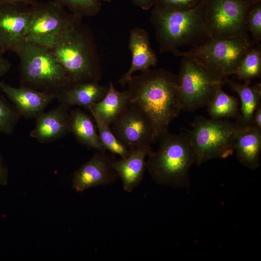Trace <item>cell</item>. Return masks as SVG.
Listing matches in <instances>:
<instances>
[{"instance_id": "32", "label": "cell", "mask_w": 261, "mask_h": 261, "mask_svg": "<svg viewBox=\"0 0 261 261\" xmlns=\"http://www.w3.org/2000/svg\"><path fill=\"white\" fill-rule=\"evenodd\" d=\"M135 5L144 10H148L153 7L154 0H131Z\"/></svg>"}, {"instance_id": "2", "label": "cell", "mask_w": 261, "mask_h": 261, "mask_svg": "<svg viewBox=\"0 0 261 261\" xmlns=\"http://www.w3.org/2000/svg\"><path fill=\"white\" fill-rule=\"evenodd\" d=\"M206 0L187 10L153 7L150 20L160 52L176 55L180 48H191L211 39L205 23Z\"/></svg>"}, {"instance_id": "8", "label": "cell", "mask_w": 261, "mask_h": 261, "mask_svg": "<svg viewBox=\"0 0 261 261\" xmlns=\"http://www.w3.org/2000/svg\"><path fill=\"white\" fill-rule=\"evenodd\" d=\"M254 44L248 35L211 38L176 56L193 57L219 76L227 79L235 74L241 60Z\"/></svg>"}, {"instance_id": "15", "label": "cell", "mask_w": 261, "mask_h": 261, "mask_svg": "<svg viewBox=\"0 0 261 261\" xmlns=\"http://www.w3.org/2000/svg\"><path fill=\"white\" fill-rule=\"evenodd\" d=\"M68 109L59 103L51 110L43 112L35 118V125L30 136L40 143H50L65 136L70 132Z\"/></svg>"}, {"instance_id": "28", "label": "cell", "mask_w": 261, "mask_h": 261, "mask_svg": "<svg viewBox=\"0 0 261 261\" xmlns=\"http://www.w3.org/2000/svg\"><path fill=\"white\" fill-rule=\"evenodd\" d=\"M246 25L253 43L259 44L261 40V1L249 6L246 13Z\"/></svg>"}, {"instance_id": "19", "label": "cell", "mask_w": 261, "mask_h": 261, "mask_svg": "<svg viewBox=\"0 0 261 261\" xmlns=\"http://www.w3.org/2000/svg\"><path fill=\"white\" fill-rule=\"evenodd\" d=\"M107 91V88L100 85L98 81H84L72 84L60 93L57 100L69 108L81 106L88 109L101 100Z\"/></svg>"}, {"instance_id": "34", "label": "cell", "mask_w": 261, "mask_h": 261, "mask_svg": "<svg viewBox=\"0 0 261 261\" xmlns=\"http://www.w3.org/2000/svg\"><path fill=\"white\" fill-rule=\"evenodd\" d=\"M40 0H0V2H13V3H21L27 4L31 3Z\"/></svg>"}, {"instance_id": "9", "label": "cell", "mask_w": 261, "mask_h": 261, "mask_svg": "<svg viewBox=\"0 0 261 261\" xmlns=\"http://www.w3.org/2000/svg\"><path fill=\"white\" fill-rule=\"evenodd\" d=\"M30 7V14L24 40L49 49L77 17L67 13L65 8L53 0L36 1Z\"/></svg>"}, {"instance_id": "31", "label": "cell", "mask_w": 261, "mask_h": 261, "mask_svg": "<svg viewBox=\"0 0 261 261\" xmlns=\"http://www.w3.org/2000/svg\"><path fill=\"white\" fill-rule=\"evenodd\" d=\"M3 53L0 52V77L5 75L10 70V62L3 56Z\"/></svg>"}, {"instance_id": "13", "label": "cell", "mask_w": 261, "mask_h": 261, "mask_svg": "<svg viewBox=\"0 0 261 261\" xmlns=\"http://www.w3.org/2000/svg\"><path fill=\"white\" fill-rule=\"evenodd\" d=\"M30 4L0 2V52L12 51L24 40Z\"/></svg>"}, {"instance_id": "30", "label": "cell", "mask_w": 261, "mask_h": 261, "mask_svg": "<svg viewBox=\"0 0 261 261\" xmlns=\"http://www.w3.org/2000/svg\"><path fill=\"white\" fill-rule=\"evenodd\" d=\"M8 170L2 157L0 155V186H5L8 183Z\"/></svg>"}, {"instance_id": "26", "label": "cell", "mask_w": 261, "mask_h": 261, "mask_svg": "<svg viewBox=\"0 0 261 261\" xmlns=\"http://www.w3.org/2000/svg\"><path fill=\"white\" fill-rule=\"evenodd\" d=\"M21 116L7 98L0 94V132L12 134Z\"/></svg>"}, {"instance_id": "22", "label": "cell", "mask_w": 261, "mask_h": 261, "mask_svg": "<svg viewBox=\"0 0 261 261\" xmlns=\"http://www.w3.org/2000/svg\"><path fill=\"white\" fill-rule=\"evenodd\" d=\"M230 87L238 95L241 105L240 116L237 121L241 125L252 124L253 114L257 108L261 105V84L251 85L250 83L241 84L227 79Z\"/></svg>"}, {"instance_id": "3", "label": "cell", "mask_w": 261, "mask_h": 261, "mask_svg": "<svg viewBox=\"0 0 261 261\" xmlns=\"http://www.w3.org/2000/svg\"><path fill=\"white\" fill-rule=\"evenodd\" d=\"M76 18L50 48L73 83L98 81L102 78L100 59L92 34Z\"/></svg>"}, {"instance_id": "10", "label": "cell", "mask_w": 261, "mask_h": 261, "mask_svg": "<svg viewBox=\"0 0 261 261\" xmlns=\"http://www.w3.org/2000/svg\"><path fill=\"white\" fill-rule=\"evenodd\" d=\"M251 4L241 0H206L205 23L210 38L248 35L246 17Z\"/></svg>"}, {"instance_id": "14", "label": "cell", "mask_w": 261, "mask_h": 261, "mask_svg": "<svg viewBox=\"0 0 261 261\" xmlns=\"http://www.w3.org/2000/svg\"><path fill=\"white\" fill-rule=\"evenodd\" d=\"M0 90L26 119H35L57 99L54 94L20 86L16 87L0 81Z\"/></svg>"}, {"instance_id": "1", "label": "cell", "mask_w": 261, "mask_h": 261, "mask_svg": "<svg viewBox=\"0 0 261 261\" xmlns=\"http://www.w3.org/2000/svg\"><path fill=\"white\" fill-rule=\"evenodd\" d=\"M126 85L128 102L147 117L158 140L182 110L177 75L162 68L149 69L133 75Z\"/></svg>"}, {"instance_id": "7", "label": "cell", "mask_w": 261, "mask_h": 261, "mask_svg": "<svg viewBox=\"0 0 261 261\" xmlns=\"http://www.w3.org/2000/svg\"><path fill=\"white\" fill-rule=\"evenodd\" d=\"M182 57L177 75L179 102L182 110L193 112L206 106L227 79L219 76L193 57Z\"/></svg>"}, {"instance_id": "23", "label": "cell", "mask_w": 261, "mask_h": 261, "mask_svg": "<svg viewBox=\"0 0 261 261\" xmlns=\"http://www.w3.org/2000/svg\"><path fill=\"white\" fill-rule=\"evenodd\" d=\"M207 110L211 118L223 119L236 118L240 116V110L237 98L226 93L219 88L208 103Z\"/></svg>"}, {"instance_id": "33", "label": "cell", "mask_w": 261, "mask_h": 261, "mask_svg": "<svg viewBox=\"0 0 261 261\" xmlns=\"http://www.w3.org/2000/svg\"><path fill=\"white\" fill-rule=\"evenodd\" d=\"M252 124L261 129V106L255 110L252 120Z\"/></svg>"}, {"instance_id": "25", "label": "cell", "mask_w": 261, "mask_h": 261, "mask_svg": "<svg viewBox=\"0 0 261 261\" xmlns=\"http://www.w3.org/2000/svg\"><path fill=\"white\" fill-rule=\"evenodd\" d=\"M261 74V47L259 44L253 46L241 60L235 74L239 80L250 83Z\"/></svg>"}, {"instance_id": "36", "label": "cell", "mask_w": 261, "mask_h": 261, "mask_svg": "<svg viewBox=\"0 0 261 261\" xmlns=\"http://www.w3.org/2000/svg\"><path fill=\"white\" fill-rule=\"evenodd\" d=\"M101 1L111 2L112 0H100Z\"/></svg>"}, {"instance_id": "27", "label": "cell", "mask_w": 261, "mask_h": 261, "mask_svg": "<svg viewBox=\"0 0 261 261\" xmlns=\"http://www.w3.org/2000/svg\"><path fill=\"white\" fill-rule=\"evenodd\" d=\"M80 18L97 14L102 7L100 0H53Z\"/></svg>"}, {"instance_id": "12", "label": "cell", "mask_w": 261, "mask_h": 261, "mask_svg": "<svg viewBox=\"0 0 261 261\" xmlns=\"http://www.w3.org/2000/svg\"><path fill=\"white\" fill-rule=\"evenodd\" d=\"M113 154L96 151L92 157L73 174L72 187L79 192L97 186L113 183L117 174L112 167Z\"/></svg>"}, {"instance_id": "6", "label": "cell", "mask_w": 261, "mask_h": 261, "mask_svg": "<svg viewBox=\"0 0 261 261\" xmlns=\"http://www.w3.org/2000/svg\"><path fill=\"white\" fill-rule=\"evenodd\" d=\"M240 126L237 122L225 119L196 117L191 129L187 131L195 164L200 165L210 160L225 159L232 155Z\"/></svg>"}, {"instance_id": "20", "label": "cell", "mask_w": 261, "mask_h": 261, "mask_svg": "<svg viewBox=\"0 0 261 261\" xmlns=\"http://www.w3.org/2000/svg\"><path fill=\"white\" fill-rule=\"evenodd\" d=\"M128 102L127 90H117L110 81L105 95L88 110L93 111L105 123L111 126L126 109Z\"/></svg>"}, {"instance_id": "11", "label": "cell", "mask_w": 261, "mask_h": 261, "mask_svg": "<svg viewBox=\"0 0 261 261\" xmlns=\"http://www.w3.org/2000/svg\"><path fill=\"white\" fill-rule=\"evenodd\" d=\"M111 126L116 137L130 150L150 145L157 140L154 127L147 117L129 102L124 111Z\"/></svg>"}, {"instance_id": "21", "label": "cell", "mask_w": 261, "mask_h": 261, "mask_svg": "<svg viewBox=\"0 0 261 261\" xmlns=\"http://www.w3.org/2000/svg\"><path fill=\"white\" fill-rule=\"evenodd\" d=\"M70 113V132L84 146L96 151H104L100 144L93 118L78 108L72 110Z\"/></svg>"}, {"instance_id": "16", "label": "cell", "mask_w": 261, "mask_h": 261, "mask_svg": "<svg viewBox=\"0 0 261 261\" xmlns=\"http://www.w3.org/2000/svg\"><path fill=\"white\" fill-rule=\"evenodd\" d=\"M129 48L132 59L129 69L120 77L118 83L124 86L137 71H147L158 63L155 52L152 49L148 32L144 29L135 27L131 29Z\"/></svg>"}, {"instance_id": "18", "label": "cell", "mask_w": 261, "mask_h": 261, "mask_svg": "<svg viewBox=\"0 0 261 261\" xmlns=\"http://www.w3.org/2000/svg\"><path fill=\"white\" fill-rule=\"evenodd\" d=\"M234 151L242 165L251 170L258 168L261 160V129L252 124L241 125L236 137Z\"/></svg>"}, {"instance_id": "35", "label": "cell", "mask_w": 261, "mask_h": 261, "mask_svg": "<svg viewBox=\"0 0 261 261\" xmlns=\"http://www.w3.org/2000/svg\"><path fill=\"white\" fill-rule=\"evenodd\" d=\"M242 0L243 1L245 2L249 3V4H252L253 3H255L259 1H261V0Z\"/></svg>"}, {"instance_id": "24", "label": "cell", "mask_w": 261, "mask_h": 261, "mask_svg": "<svg viewBox=\"0 0 261 261\" xmlns=\"http://www.w3.org/2000/svg\"><path fill=\"white\" fill-rule=\"evenodd\" d=\"M97 126L100 144L104 151L118 155L121 159L127 157L130 150L116 137L110 126L105 123L93 111L88 109Z\"/></svg>"}, {"instance_id": "5", "label": "cell", "mask_w": 261, "mask_h": 261, "mask_svg": "<svg viewBox=\"0 0 261 261\" xmlns=\"http://www.w3.org/2000/svg\"><path fill=\"white\" fill-rule=\"evenodd\" d=\"M12 51L19 58L20 86L58 96L74 84L50 49L23 40Z\"/></svg>"}, {"instance_id": "17", "label": "cell", "mask_w": 261, "mask_h": 261, "mask_svg": "<svg viewBox=\"0 0 261 261\" xmlns=\"http://www.w3.org/2000/svg\"><path fill=\"white\" fill-rule=\"evenodd\" d=\"M152 151L150 145L137 147L130 149L127 157L113 161L112 167L121 179L126 191L132 192L142 182L145 159Z\"/></svg>"}, {"instance_id": "29", "label": "cell", "mask_w": 261, "mask_h": 261, "mask_svg": "<svg viewBox=\"0 0 261 261\" xmlns=\"http://www.w3.org/2000/svg\"><path fill=\"white\" fill-rule=\"evenodd\" d=\"M206 0H154L153 7L170 8L178 10L192 9Z\"/></svg>"}, {"instance_id": "4", "label": "cell", "mask_w": 261, "mask_h": 261, "mask_svg": "<svg viewBox=\"0 0 261 261\" xmlns=\"http://www.w3.org/2000/svg\"><path fill=\"white\" fill-rule=\"evenodd\" d=\"M159 147L147 156L145 168L157 184L174 188L190 186L189 169L195 164L194 154L187 132L169 131L159 138Z\"/></svg>"}]
</instances>
